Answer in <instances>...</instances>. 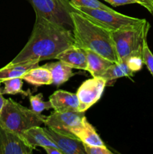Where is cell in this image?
Wrapping results in <instances>:
<instances>
[{
  "mask_svg": "<svg viewBox=\"0 0 153 154\" xmlns=\"http://www.w3.org/2000/svg\"><path fill=\"white\" fill-rule=\"evenodd\" d=\"M70 15L76 46L92 51L113 63H118L111 31L76 11H72Z\"/></svg>",
  "mask_w": 153,
  "mask_h": 154,
  "instance_id": "obj_2",
  "label": "cell"
},
{
  "mask_svg": "<svg viewBox=\"0 0 153 154\" xmlns=\"http://www.w3.org/2000/svg\"><path fill=\"white\" fill-rule=\"evenodd\" d=\"M86 154H112V152L108 150L105 145L94 146L83 143Z\"/></svg>",
  "mask_w": 153,
  "mask_h": 154,
  "instance_id": "obj_25",
  "label": "cell"
},
{
  "mask_svg": "<svg viewBox=\"0 0 153 154\" xmlns=\"http://www.w3.org/2000/svg\"><path fill=\"white\" fill-rule=\"evenodd\" d=\"M42 148H44V150L47 154H64L58 147H53V146H46V147H44Z\"/></svg>",
  "mask_w": 153,
  "mask_h": 154,
  "instance_id": "obj_28",
  "label": "cell"
},
{
  "mask_svg": "<svg viewBox=\"0 0 153 154\" xmlns=\"http://www.w3.org/2000/svg\"><path fill=\"white\" fill-rule=\"evenodd\" d=\"M136 1H137V0H136Z\"/></svg>",
  "mask_w": 153,
  "mask_h": 154,
  "instance_id": "obj_30",
  "label": "cell"
},
{
  "mask_svg": "<svg viewBox=\"0 0 153 154\" xmlns=\"http://www.w3.org/2000/svg\"><path fill=\"white\" fill-rule=\"evenodd\" d=\"M22 81L23 79L22 78H14L3 81L2 84H4V89L2 90V93L7 95H16L19 93L27 95L26 92L22 90V87L23 84Z\"/></svg>",
  "mask_w": 153,
  "mask_h": 154,
  "instance_id": "obj_20",
  "label": "cell"
},
{
  "mask_svg": "<svg viewBox=\"0 0 153 154\" xmlns=\"http://www.w3.org/2000/svg\"><path fill=\"white\" fill-rule=\"evenodd\" d=\"M30 104H31L32 110L37 113H41L44 110H48L52 108V105L50 102H44L43 99V95L38 93L34 96H30Z\"/></svg>",
  "mask_w": 153,
  "mask_h": 154,
  "instance_id": "obj_21",
  "label": "cell"
},
{
  "mask_svg": "<svg viewBox=\"0 0 153 154\" xmlns=\"http://www.w3.org/2000/svg\"><path fill=\"white\" fill-rule=\"evenodd\" d=\"M44 66L50 71L52 77V84L56 86L64 84L68 81L69 78L75 75L72 70L73 69L61 60L55 63H46L44 65Z\"/></svg>",
  "mask_w": 153,
  "mask_h": 154,
  "instance_id": "obj_17",
  "label": "cell"
},
{
  "mask_svg": "<svg viewBox=\"0 0 153 154\" xmlns=\"http://www.w3.org/2000/svg\"><path fill=\"white\" fill-rule=\"evenodd\" d=\"M35 22L28 42L10 63H26L56 59L70 47L75 45L73 32L36 14Z\"/></svg>",
  "mask_w": 153,
  "mask_h": 154,
  "instance_id": "obj_1",
  "label": "cell"
},
{
  "mask_svg": "<svg viewBox=\"0 0 153 154\" xmlns=\"http://www.w3.org/2000/svg\"><path fill=\"white\" fill-rule=\"evenodd\" d=\"M50 139L64 154H86L82 141L70 132H63L46 126L44 128Z\"/></svg>",
  "mask_w": 153,
  "mask_h": 154,
  "instance_id": "obj_8",
  "label": "cell"
},
{
  "mask_svg": "<svg viewBox=\"0 0 153 154\" xmlns=\"http://www.w3.org/2000/svg\"><path fill=\"white\" fill-rule=\"evenodd\" d=\"M70 5L76 11L86 15L93 21L100 24V26L111 32L120 29L135 26L146 20L145 19H140V18L133 17L122 14L112 9L105 10L100 8L80 7V6L74 5L71 2Z\"/></svg>",
  "mask_w": 153,
  "mask_h": 154,
  "instance_id": "obj_5",
  "label": "cell"
},
{
  "mask_svg": "<svg viewBox=\"0 0 153 154\" xmlns=\"http://www.w3.org/2000/svg\"><path fill=\"white\" fill-rule=\"evenodd\" d=\"M73 5L80 7H86L90 8H100L105 10H110V7L103 4L98 0H70Z\"/></svg>",
  "mask_w": 153,
  "mask_h": 154,
  "instance_id": "obj_22",
  "label": "cell"
},
{
  "mask_svg": "<svg viewBox=\"0 0 153 154\" xmlns=\"http://www.w3.org/2000/svg\"><path fill=\"white\" fill-rule=\"evenodd\" d=\"M20 137L27 145L34 150L37 147H46L53 146L56 147L53 142L50 139L44 128L39 126H34L27 129L21 134Z\"/></svg>",
  "mask_w": 153,
  "mask_h": 154,
  "instance_id": "obj_14",
  "label": "cell"
},
{
  "mask_svg": "<svg viewBox=\"0 0 153 154\" xmlns=\"http://www.w3.org/2000/svg\"><path fill=\"white\" fill-rule=\"evenodd\" d=\"M49 101L52 105V108L56 111H78L79 100L77 96L70 92L56 90L50 96Z\"/></svg>",
  "mask_w": 153,
  "mask_h": 154,
  "instance_id": "obj_11",
  "label": "cell"
},
{
  "mask_svg": "<svg viewBox=\"0 0 153 154\" xmlns=\"http://www.w3.org/2000/svg\"><path fill=\"white\" fill-rule=\"evenodd\" d=\"M125 61L128 67L134 73L141 70L142 65L144 64L143 60H142V54H135V55L130 56Z\"/></svg>",
  "mask_w": 153,
  "mask_h": 154,
  "instance_id": "obj_23",
  "label": "cell"
},
{
  "mask_svg": "<svg viewBox=\"0 0 153 154\" xmlns=\"http://www.w3.org/2000/svg\"><path fill=\"white\" fill-rule=\"evenodd\" d=\"M86 50L87 58V72L93 78L102 77L107 69L113 64V62L104 58L100 54L90 50Z\"/></svg>",
  "mask_w": 153,
  "mask_h": 154,
  "instance_id": "obj_15",
  "label": "cell"
},
{
  "mask_svg": "<svg viewBox=\"0 0 153 154\" xmlns=\"http://www.w3.org/2000/svg\"><path fill=\"white\" fill-rule=\"evenodd\" d=\"M32 151L20 135L0 125V154H31Z\"/></svg>",
  "mask_w": 153,
  "mask_h": 154,
  "instance_id": "obj_10",
  "label": "cell"
},
{
  "mask_svg": "<svg viewBox=\"0 0 153 154\" xmlns=\"http://www.w3.org/2000/svg\"><path fill=\"white\" fill-rule=\"evenodd\" d=\"M70 132L77 137L82 143L94 146L105 145L95 129L90 124L85 116L82 117L80 124L70 128Z\"/></svg>",
  "mask_w": 153,
  "mask_h": 154,
  "instance_id": "obj_13",
  "label": "cell"
},
{
  "mask_svg": "<svg viewBox=\"0 0 153 154\" xmlns=\"http://www.w3.org/2000/svg\"><path fill=\"white\" fill-rule=\"evenodd\" d=\"M106 81L102 77L92 78L84 81L76 92L79 106L77 111L84 112L96 103L102 96Z\"/></svg>",
  "mask_w": 153,
  "mask_h": 154,
  "instance_id": "obj_7",
  "label": "cell"
},
{
  "mask_svg": "<svg viewBox=\"0 0 153 154\" xmlns=\"http://www.w3.org/2000/svg\"><path fill=\"white\" fill-rule=\"evenodd\" d=\"M6 99H4V96H3L2 93V90L1 88V84H0V111H1L3 105H4V102H5Z\"/></svg>",
  "mask_w": 153,
  "mask_h": 154,
  "instance_id": "obj_29",
  "label": "cell"
},
{
  "mask_svg": "<svg viewBox=\"0 0 153 154\" xmlns=\"http://www.w3.org/2000/svg\"><path fill=\"white\" fill-rule=\"evenodd\" d=\"M38 61H30L26 63H10L0 69V84L5 80L14 78H22L28 70L39 66Z\"/></svg>",
  "mask_w": 153,
  "mask_h": 154,
  "instance_id": "obj_16",
  "label": "cell"
},
{
  "mask_svg": "<svg viewBox=\"0 0 153 154\" xmlns=\"http://www.w3.org/2000/svg\"><path fill=\"white\" fill-rule=\"evenodd\" d=\"M34 12L46 19L63 26L66 28L73 27L70 13L74 8L68 0H28Z\"/></svg>",
  "mask_w": 153,
  "mask_h": 154,
  "instance_id": "obj_6",
  "label": "cell"
},
{
  "mask_svg": "<svg viewBox=\"0 0 153 154\" xmlns=\"http://www.w3.org/2000/svg\"><path fill=\"white\" fill-rule=\"evenodd\" d=\"M149 28L150 24L146 20L135 26L111 32L118 61H125L135 54H142L143 44Z\"/></svg>",
  "mask_w": 153,
  "mask_h": 154,
  "instance_id": "obj_4",
  "label": "cell"
},
{
  "mask_svg": "<svg viewBox=\"0 0 153 154\" xmlns=\"http://www.w3.org/2000/svg\"><path fill=\"white\" fill-rule=\"evenodd\" d=\"M58 60L70 66L72 69L86 71L87 58L86 50L76 46V45L70 47L60 53L56 57Z\"/></svg>",
  "mask_w": 153,
  "mask_h": 154,
  "instance_id": "obj_12",
  "label": "cell"
},
{
  "mask_svg": "<svg viewBox=\"0 0 153 154\" xmlns=\"http://www.w3.org/2000/svg\"><path fill=\"white\" fill-rule=\"evenodd\" d=\"M84 116V112L79 111L58 112L54 111V112L46 117L44 125L60 132H70V128L80 124Z\"/></svg>",
  "mask_w": 153,
  "mask_h": 154,
  "instance_id": "obj_9",
  "label": "cell"
},
{
  "mask_svg": "<svg viewBox=\"0 0 153 154\" xmlns=\"http://www.w3.org/2000/svg\"><path fill=\"white\" fill-rule=\"evenodd\" d=\"M22 79L34 86L50 85L52 84L50 72L44 66H38L28 70L22 76Z\"/></svg>",
  "mask_w": 153,
  "mask_h": 154,
  "instance_id": "obj_18",
  "label": "cell"
},
{
  "mask_svg": "<svg viewBox=\"0 0 153 154\" xmlns=\"http://www.w3.org/2000/svg\"><path fill=\"white\" fill-rule=\"evenodd\" d=\"M133 75L134 72L128 67L126 61H118V63H114L104 74L102 78L106 80L107 84L118 78L131 77Z\"/></svg>",
  "mask_w": 153,
  "mask_h": 154,
  "instance_id": "obj_19",
  "label": "cell"
},
{
  "mask_svg": "<svg viewBox=\"0 0 153 154\" xmlns=\"http://www.w3.org/2000/svg\"><path fill=\"white\" fill-rule=\"evenodd\" d=\"M142 60H143V63L146 66L147 69L153 77V54L151 52L149 48H148L147 40H146L143 44Z\"/></svg>",
  "mask_w": 153,
  "mask_h": 154,
  "instance_id": "obj_24",
  "label": "cell"
},
{
  "mask_svg": "<svg viewBox=\"0 0 153 154\" xmlns=\"http://www.w3.org/2000/svg\"><path fill=\"white\" fill-rule=\"evenodd\" d=\"M138 4L143 6L153 15V0H137Z\"/></svg>",
  "mask_w": 153,
  "mask_h": 154,
  "instance_id": "obj_27",
  "label": "cell"
},
{
  "mask_svg": "<svg viewBox=\"0 0 153 154\" xmlns=\"http://www.w3.org/2000/svg\"><path fill=\"white\" fill-rule=\"evenodd\" d=\"M104 1L106 2L114 7L130 4H138V2L136 0H104Z\"/></svg>",
  "mask_w": 153,
  "mask_h": 154,
  "instance_id": "obj_26",
  "label": "cell"
},
{
  "mask_svg": "<svg viewBox=\"0 0 153 154\" xmlns=\"http://www.w3.org/2000/svg\"><path fill=\"white\" fill-rule=\"evenodd\" d=\"M46 116L22 106L12 99L5 100L0 111V125L20 136L27 129L44 124Z\"/></svg>",
  "mask_w": 153,
  "mask_h": 154,
  "instance_id": "obj_3",
  "label": "cell"
}]
</instances>
